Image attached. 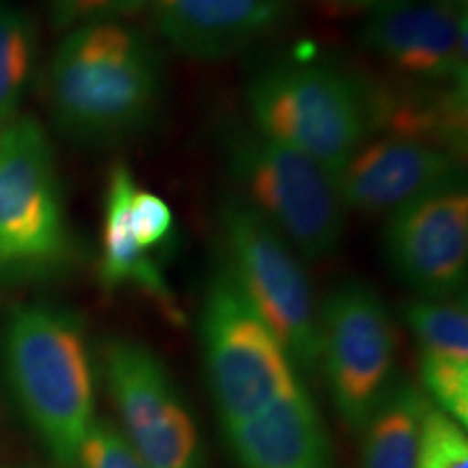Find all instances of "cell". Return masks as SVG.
Listing matches in <instances>:
<instances>
[{
    "mask_svg": "<svg viewBox=\"0 0 468 468\" xmlns=\"http://www.w3.org/2000/svg\"><path fill=\"white\" fill-rule=\"evenodd\" d=\"M159 33L180 55L219 61L286 25L291 0H152Z\"/></svg>",
    "mask_w": 468,
    "mask_h": 468,
    "instance_id": "obj_13",
    "label": "cell"
},
{
    "mask_svg": "<svg viewBox=\"0 0 468 468\" xmlns=\"http://www.w3.org/2000/svg\"><path fill=\"white\" fill-rule=\"evenodd\" d=\"M251 128L336 176L373 134L368 85L324 61L284 58L250 79Z\"/></svg>",
    "mask_w": 468,
    "mask_h": 468,
    "instance_id": "obj_3",
    "label": "cell"
},
{
    "mask_svg": "<svg viewBox=\"0 0 468 468\" xmlns=\"http://www.w3.org/2000/svg\"><path fill=\"white\" fill-rule=\"evenodd\" d=\"M9 382L46 449L58 464L79 466L93 425V371L83 325L50 306L11 313L5 335Z\"/></svg>",
    "mask_w": 468,
    "mask_h": 468,
    "instance_id": "obj_2",
    "label": "cell"
},
{
    "mask_svg": "<svg viewBox=\"0 0 468 468\" xmlns=\"http://www.w3.org/2000/svg\"><path fill=\"white\" fill-rule=\"evenodd\" d=\"M224 434L241 468L335 466L324 419L303 382Z\"/></svg>",
    "mask_w": 468,
    "mask_h": 468,
    "instance_id": "obj_14",
    "label": "cell"
},
{
    "mask_svg": "<svg viewBox=\"0 0 468 468\" xmlns=\"http://www.w3.org/2000/svg\"><path fill=\"white\" fill-rule=\"evenodd\" d=\"M403 317L419 343V356L468 365V310L458 300H414Z\"/></svg>",
    "mask_w": 468,
    "mask_h": 468,
    "instance_id": "obj_17",
    "label": "cell"
},
{
    "mask_svg": "<svg viewBox=\"0 0 468 468\" xmlns=\"http://www.w3.org/2000/svg\"><path fill=\"white\" fill-rule=\"evenodd\" d=\"M384 250L395 276L420 300H455L468 276L466 186H442L390 213Z\"/></svg>",
    "mask_w": 468,
    "mask_h": 468,
    "instance_id": "obj_11",
    "label": "cell"
},
{
    "mask_svg": "<svg viewBox=\"0 0 468 468\" xmlns=\"http://www.w3.org/2000/svg\"><path fill=\"white\" fill-rule=\"evenodd\" d=\"M420 390L436 410L462 427L468 425V365L419 356Z\"/></svg>",
    "mask_w": 468,
    "mask_h": 468,
    "instance_id": "obj_19",
    "label": "cell"
},
{
    "mask_svg": "<svg viewBox=\"0 0 468 468\" xmlns=\"http://www.w3.org/2000/svg\"><path fill=\"white\" fill-rule=\"evenodd\" d=\"M68 232L52 148L33 117L0 131V256L48 262L66 251Z\"/></svg>",
    "mask_w": 468,
    "mask_h": 468,
    "instance_id": "obj_9",
    "label": "cell"
},
{
    "mask_svg": "<svg viewBox=\"0 0 468 468\" xmlns=\"http://www.w3.org/2000/svg\"><path fill=\"white\" fill-rule=\"evenodd\" d=\"M458 154L406 137L378 134L356 150L338 186L347 210L390 215L420 196L460 183Z\"/></svg>",
    "mask_w": 468,
    "mask_h": 468,
    "instance_id": "obj_12",
    "label": "cell"
},
{
    "mask_svg": "<svg viewBox=\"0 0 468 468\" xmlns=\"http://www.w3.org/2000/svg\"><path fill=\"white\" fill-rule=\"evenodd\" d=\"M202 351L221 427H234L302 382L289 351L256 313L226 265L202 306Z\"/></svg>",
    "mask_w": 468,
    "mask_h": 468,
    "instance_id": "obj_5",
    "label": "cell"
},
{
    "mask_svg": "<svg viewBox=\"0 0 468 468\" xmlns=\"http://www.w3.org/2000/svg\"><path fill=\"white\" fill-rule=\"evenodd\" d=\"M150 5L152 0H50V17L57 28L74 31L87 25L120 22Z\"/></svg>",
    "mask_w": 468,
    "mask_h": 468,
    "instance_id": "obj_22",
    "label": "cell"
},
{
    "mask_svg": "<svg viewBox=\"0 0 468 468\" xmlns=\"http://www.w3.org/2000/svg\"><path fill=\"white\" fill-rule=\"evenodd\" d=\"M35 27L25 11L0 0V131L16 120L35 58Z\"/></svg>",
    "mask_w": 468,
    "mask_h": 468,
    "instance_id": "obj_18",
    "label": "cell"
},
{
    "mask_svg": "<svg viewBox=\"0 0 468 468\" xmlns=\"http://www.w3.org/2000/svg\"><path fill=\"white\" fill-rule=\"evenodd\" d=\"M126 221L137 243L148 251L163 248L174 232V213L161 196L133 185L126 197Z\"/></svg>",
    "mask_w": 468,
    "mask_h": 468,
    "instance_id": "obj_21",
    "label": "cell"
},
{
    "mask_svg": "<svg viewBox=\"0 0 468 468\" xmlns=\"http://www.w3.org/2000/svg\"><path fill=\"white\" fill-rule=\"evenodd\" d=\"M466 0H378L360 39L403 80L466 90Z\"/></svg>",
    "mask_w": 468,
    "mask_h": 468,
    "instance_id": "obj_10",
    "label": "cell"
},
{
    "mask_svg": "<svg viewBox=\"0 0 468 468\" xmlns=\"http://www.w3.org/2000/svg\"><path fill=\"white\" fill-rule=\"evenodd\" d=\"M137 183L131 167L117 163L111 169L107 193H104V219H102V245H101V265L98 276L107 289L120 286H134L148 295L152 302L169 319L178 321L180 310L176 306L174 292L169 289L165 273L154 256L142 248L134 239L126 221V197L133 185Z\"/></svg>",
    "mask_w": 468,
    "mask_h": 468,
    "instance_id": "obj_15",
    "label": "cell"
},
{
    "mask_svg": "<svg viewBox=\"0 0 468 468\" xmlns=\"http://www.w3.org/2000/svg\"><path fill=\"white\" fill-rule=\"evenodd\" d=\"M104 376L117 430L144 468H207L200 430L159 354L115 338L104 347Z\"/></svg>",
    "mask_w": 468,
    "mask_h": 468,
    "instance_id": "obj_8",
    "label": "cell"
},
{
    "mask_svg": "<svg viewBox=\"0 0 468 468\" xmlns=\"http://www.w3.org/2000/svg\"><path fill=\"white\" fill-rule=\"evenodd\" d=\"M0 262H3V256H0Z\"/></svg>",
    "mask_w": 468,
    "mask_h": 468,
    "instance_id": "obj_25",
    "label": "cell"
},
{
    "mask_svg": "<svg viewBox=\"0 0 468 468\" xmlns=\"http://www.w3.org/2000/svg\"><path fill=\"white\" fill-rule=\"evenodd\" d=\"M324 5H332L338 9H371L378 0H319Z\"/></svg>",
    "mask_w": 468,
    "mask_h": 468,
    "instance_id": "obj_24",
    "label": "cell"
},
{
    "mask_svg": "<svg viewBox=\"0 0 468 468\" xmlns=\"http://www.w3.org/2000/svg\"><path fill=\"white\" fill-rule=\"evenodd\" d=\"M48 90L52 113L66 133L93 144L131 139L161 104V52L124 22L79 27L52 57Z\"/></svg>",
    "mask_w": 468,
    "mask_h": 468,
    "instance_id": "obj_1",
    "label": "cell"
},
{
    "mask_svg": "<svg viewBox=\"0 0 468 468\" xmlns=\"http://www.w3.org/2000/svg\"><path fill=\"white\" fill-rule=\"evenodd\" d=\"M414 468H468L466 427L430 406L420 427Z\"/></svg>",
    "mask_w": 468,
    "mask_h": 468,
    "instance_id": "obj_20",
    "label": "cell"
},
{
    "mask_svg": "<svg viewBox=\"0 0 468 468\" xmlns=\"http://www.w3.org/2000/svg\"><path fill=\"white\" fill-rule=\"evenodd\" d=\"M79 468H144L124 436L107 420H93L79 455Z\"/></svg>",
    "mask_w": 468,
    "mask_h": 468,
    "instance_id": "obj_23",
    "label": "cell"
},
{
    "mask_svg": "<svg viewBox=\"0 0 468 468\" xmlns=\"http://www.w3.org/2000/svg\"><path fill=\"white\" fill-rule=\"evenodd\" d=\"M395 347L388 308L371 286L354 280L325 297L319 308V371L336 414L356 434L395 382Z\"/></svg>",
    "mask_w": 468,
    "mask_h": 468,
    "instance_id": "obj_7",
    "label": "cell"
},
{
    "mask_svg": "<svg viewBox=\"0 0 468 468\" xmlns=\"http://www.w3.org/2000/svg\"><path fill=\"white\" fill-rule=\"evenodd\" d=\"M237 196L267 219L303 259L335 256L347 228L338 178L300 152L237 128L226 139Z\"/></svg>",
    "mask_w": 468,
    "mask_h": 468,
    "instance_id": "obj_4",
    "label": "cell"
},
{
    "mask_svg": "<svg viewBox=\"0 0 468 468\" xmlns=\"http://www.w3.org/2000/svg\"><path fill=\"white\" fill-rule=\"evenodd\" d=\"M430 406L419 386L395 379L360 430V468H414Z\"/></svg>",
    "mask_w": 468,
    "mask_h": 468,
    "instance_id": "obj_16",
    "label": "cell"
},
{
    "mask_svg": "<svg viewBox=\"0 0 468 468\" xmlns=\"http://www.w3.org/2000/svg\"><path fill=\"white\" fill-rule=\"evenodd\" d=\"M226 267L280 338L297 371L319 373V308L302 256L234 193L219 204Z\"/></svg>",
    "mask_w": 468,
    "mask_h": 468,
    "instance_id": "obj_6",
    "label": "cell"
}]
</instances>
